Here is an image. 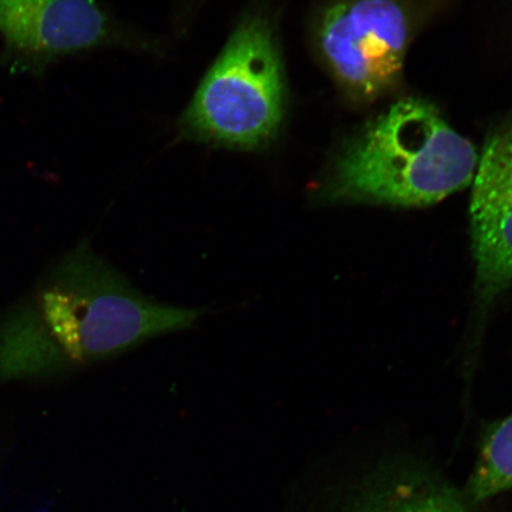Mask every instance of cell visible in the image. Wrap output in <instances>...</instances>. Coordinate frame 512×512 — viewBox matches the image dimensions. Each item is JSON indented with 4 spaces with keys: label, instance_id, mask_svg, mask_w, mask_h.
Returning a JSON list of instances; mask_svg holds the SVG:
<instances>
[{
    "label": "cell",
    "instance_id": "obj_1",
    "mask_svg": "<svg viewBox=\"0 0 512 512\" xmlns=\"http://www.w3.org/2000/svg\"><path fill=\"white\" fill-rule=\"evenodd\" d=\"M203 312L145 297L82 241L61 260L36 303L0 332V373L29 376L104 360L189 329Z\"/></svg>",
    "mask_w": 512,
    "mask_h": 512
},
{
    "label": "cell",
    "instance_id": "obj_2",
    "mask_svg": "<svg viewBox=\"0 0 512 512\" xmlns=\"http://www.w3.org/2000/svg\"><path fill=\"white\" fill-rule=\"evenodd\" d=\"M476 147L430 102L396 101L345 147L322 188L330 203L428 207L470 187Z\"/></svg>",
    "mask_w": 512,
    "mask_h": 512
},
{
    "label": "cell",
    "instance_id": "obj_3",
    "mask_svg": "<svg viewBox=\"0 0 512 512\" xmlns=\"http://www.w3.org/2000/svg\"><path fill=\"white\" fill-rule=\"evenodd\" d=\"M273 23L264 12L242 19L181 121L190 139L233 149L270 143L283 124L286 92Z\"/></svg>",
    "mask_w": 512,
    "mask_h": 512
},
{
    "label": "cell",
    "instance_id": "obj_4",
    "mask_svg": "<svg viewBox=\"0 0 512 512\" xmlns=\"http://www.w3.org/2000/svg\"><path fill=\"white\" fill-rule=\"evenodd\" d=\"M408 23L398 0H343L325 12L318 32L320 49L345 89L373 99L400 79Z\"/></svg>",
    "mask_w": 512,
    "mask_h": 512
},
{
    "label": "cell",
    "instance_id": "obj_5",
    "mask_svg": "<svg viewBox=\"0 0 512 512\" xmlns=\"http://www.w3.org/2000/svg\"><path fill=\"white\" fill-rule=\"evenodd\" d=\"M472 183L476 292L486 309L512 286V124L490 138Z\"/></svg>",
    "mask_w": 512,
    "mask_h": 512
},
{
    "label": "cell",
    "instance_id": "obj_6",
    "mask_svg": "<svg viewBox=\"0 0 512 512\" xmlns=\"http://www.w3.org/2000/svg\"><path fill=\"white\" fill-rule=\"evenodd\" d=\"M0 32L11 48L38 57L136 44L94 0H0Z\"/></svg>",
    "mask_w": 512,
    "mask_h": 512
},
{
    "label": "cell",
    "instance_id": "obj_7",
    "mask_svg": "<svg viewBox=\"0 0 512 512\" xmlns=\"http://www.w3.org/2000/svg\"><path fill=\"white\" fill-rule=\"evenodd\" d=\"M342 512H467L464 496L426 465H382L358 486Z\"/></svg>",
    "mask_w": 512,
    "mask_h": 512
},
{
    "label": "cell",
    "instance_id": "obj_8",
    "mask_svg": "<svg viewBox=\"0 0 512 512\" xmlns=\"http://www.w3.org/2000/svg\"><path fill=\"white\" fill-rule=\"evenodd\" d=\"M512 489V414L485 433L479 456L465 491L471 505L489 501Z\"/></svg>",
    "mask_w": 512,
    "mask_h": 512
}]
</instances>
